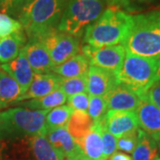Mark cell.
Here are the masks:
<instances>
[{
  "label": "cell",
  "mask_w": 160,
  "mask_h": 160,
  "mask_svg": "<svg viewBox=\"0 0 160 160\" xmlns=\"http://www.w3.org/2000/svg\"><path fill=\"white\" fill-rule=\"evenodd\" d=\"M68 1L28 0L18 16L28 40H39L57 29Z\"/></svg>",
  "instance_id": "1"
},
{
  "label": "cell",
  "mask_w": 160,
  "mask_h": 160,
  "mask_svg": "<svg viewBox=\"0 0 160 160\" xmlns=\"http://www.w3.org/2000/svg\"><path fill=\"white\" fill-rule=\"evenodd\" d=\"M132 26V15L111 6L104 10L94 22L87 27L83 41L93 47L123 45Z\"/></svg>",
  "instance_id": "2"
},
{
  "label": "cell",
  "mask_w": 160,
  "mask_h": 160,
  "mask_svg": "<svg viewBox=\"0 0 160 160\" xmlns=\"http://www.w3.org/2000/svg\"><path fill=\"white\" fill-rule=\"evenodd\" d=\"M50 110H32L19 106L1 111L0 142L46 135V116Z\"/></svg>",
  "instance_id": "3"
},
{
  "label": "cell",
  "mask_w": 160,
  "mask_h": 160,
  "mask_svg": "<svg viewBox=\"0 0 160 160\" xmlns=\"http://www.w3.org/2000/svg\"><path fill=\"white\" fill-rule=\"evenodd\" d=\"M131 53L148 58L160 54V11L132 16V26L123 44Z\"/></svg>",
  "instance_id": "4"
},
{
  "label": "cell",
  "mask_w": 160,
  "mask_h": 160,
  "mask_svg": "<svg viewBox=\"0 0 160 160\" xmlns=\"http://www.w3.org/2000/svg\"><path fill=\"white\" fill-rule=\"evenodd\" d=\"M157 58L143 57L126 51L117 78L142 96L157 83Z\"/></svg>",
  "instance_id": "5"
},
{
  "label": "cell",
  "mask_w": 160,
  "mask_h": 160,
  "mask_svg": "<svg viewBox=\"0 0 160 160\" xmlns=\"http://www.w3.org/2000/svg\"><path fill=\"white\" fill-rule=\"evenodd\" d=\"M103 11L102 0H69L57 29L79 38Z\"/></svg>",
  "instance_id": "6"
},
{
  "label": "cell",
  "mask_w": 160,
  "mask_h": 160,
  "mask_svg": "<svg viewBox=\"0 0 160 160\" xmlns=\"http://www.w3.org/2000/svg\"><path fill=\"white\" fill-rule=\"evenodd\" d=\"M39 40L46 47L54 67L65 62L79 52V39L58 29L48 33Z\"/></svg>",
  "instance_id": "7"
},
{
  "label": "cell",
  "mask_w": 160,
  "mask_h": 160,
  "mask_svg": "<svg viewBox=\"0 0 160 160\" xmlns=\"http://www.w3.org/2000/svg\"><path fill=\"white\" fill-rule=\"evenodd\" d=\"M82 52L89 60L92 66L108 69L118 74L126 57V50L123 45L93 47L86 45Z\"/></svg>",
  "instance_id": "8"
},
{
  "label": "cell",
  "mask_w": 160,
  "mask_h": 160,
  "mask_svg": "<svg viewBox=\"0 0 160 160\" xmlns=\"http://www.w3.org/2000/svg\"><path fill=\"white\" fill-rule=\"evenodd\" d=\"M102 124L103 127L117 139L137 131L140 128L136 111L109 110Z\"/></svg>",
  "instance_id": "9"
},
{
  "label": "cell",
  "mask_w": 160,
  "mask_h": 160,
  "mask_svg": "<svg viewBox=\"0 0 160 160\" xmlns=\"http://www.w3.org/2000/svg\"><path fill=\"white\" fill-rule=\"evenodd\" d=\"M104 97L108 111H136L142 96L125 84L118 81Z\"/></svg>",
  "instance_id": "10"
},
{
  "label": "cell",
  "mask_w": 160,
  "mask_h": 160,
  "mask_svg": "<svg viewBox=\"0 0 160 160\" xmlns=\"http://www.w3.org/2000/svg\"><path fill=\"white\" fill-rule=\"evenodd\" d=\"M86 78V92L89 96H105L118 82L114 72L92 65Z\"/></svg>",
  "instance_id": "11"
},
{
  "label": "cell",
  "mask_w": 160,
  "mask_h": 160,
  "mask_svg": "<svg viewBox=\"0 0 160 160\" xmlns=\"http://www.w3.org/2000/svg\"><path fill=\"white\" fill-rule=\"evenodd\" d=\"M139 126L157 142L160 141V109L149 102L145 94L142 95L136 109Z\"/></svg>",
  "instance_id": "12"
},
{
  "label": "cell",
  "mask_w": 160,
  "mask_h": 160,
  "mask_svg": "<svg viewBox=\"0 0 160 160\" xmlns=\"http://www.w3.org/2000/svg\"><path fill=\"white\" fill-rule=\"evenodd\" d=\"M46 136L52 146L65 158L85 160L79 145L70 135L66 127H61L47 132Z\"/></svg>",
  "instance_id": "13"
},
{
  "label": "cell",
  "mask_w": 160,
  "mask_h": 160,
  "mask_svg": "<svg viewBox=\"0 0 160 160\" xmlns=\"http://www.w3.org/2000/svg\"><path fill=\"white\" fill-rule=\"evenodd\" d=\"M22 51L35 74H44L52 71L54 65L42 41L28 40Z\"/></svg>",
  "instance_id": "14"
},
{
  "label": "cell",
  "mask_w": 160,
  "mask_h": 160,
  "mask_svg": "<svg viewBox=\"0 0 160 160\" xmlns=\"http://www.w3.org/2000/svg\"><path fill=\"white\" fill-rule=\"evenodd\" d=\"M62 78L53 72L44 73V74H35L32 83L28 91L21 95L15 104L26 100L38 99L46 96L60 88Z\"/></svg>",
  "instance_id": "15"
},
{
  "label": "cell",
  "mask_w": 160,
  "mask_h": 160,
  "mask_svg": "<svg viewBox=\"0 0 160 160\" xmlns=\"http://www.w3.org/2000/svg\"><path fill=\"white\" fill-rule=\"evenodd\" d=\"M0 68L17 82L22 89V94L28 91L34 78L35 73L22 50L14 60L1 64Z\"/></svg>",
  "instance_id": "16"
},
{
  "label": "cell",
  "mask_w": 160,
  "mask_h": 160,
  "mask_svg": "<svg viewBox=\"0 0 160 160\" xmlns=\"http://www.w3.org/2000/svg\"><path fill=\"white\" fill-rule=\"evenodd\" d=\"M102 129V123H93L91 129L78 143L85 160H105Z\"/></svg>",
  "instance_id": "17"
},
{
  "label": "cell",
  "mask_w": 160,
  "mask_h": 160,
  "mask_svg": "<svg viewBox=\"0 0 160 160\" xmlns=\"http://www.w3.org/2000/svg\"><path fill=\"white\" fill-rule=\"evenodd\" d=\"M91 64L84 53H78L61 65L55 66L53 73L61 76L63 78L86 77Z\"/></svg>",
  "instance_id": "18"
},
{
  "label": "cell",
  "mask_w": 160,
  "mask_h": 160,
  "mask_svg": "<svg viewBox=\"0 0 160 160\" xmlns=\"http://www.w3.org/2000/svg\"><path fill=\"white\" fill-rule=\"evenodd\" d=\"M26 44L27 36L23 29L4 38H0V62L3 64L14 60Z\"/></svg>",
  "instance_id": "19"
},
{
  "label": "cell",
  "mask_w": 160,
  "mask_h": 160,
  "mask_svg": "<svg viewBox=\"0 0 160 160\" xmlns=\"http://www.w3.org/2000/svg\"><path fill=\"white\" fill-rule=\"evenodd\" d=\"M158 142L141 128L138 130V141L132 152V160H160Z\"/></svg>",
  "instance_id": "20"
},
{
  "label": "cell",
  "mask_w": 160,
  "mask_h": 160,
  "mask_svg": "<svg viewBox=\"0 0 160 160\" xmlns=\"http://www.w3.org/2000/svg\"><path fill=\"white\" fill-rule=\"evenodd\" d=\"M21 95L22 92L19 84L0 68V109L14 105Z\"/></svg>",
  "instance_id": "21"
},
{
  "label": "cell",
  "mask_w": 160,
  "mask_h": 160,
  "mask_svg": "<svg viewBox=\"0 0 160 160\" xmlns=\"http://www.w3.org/2000/svg\"><path fill=\"white\" fill-rule=\"evenodd\" d=\"M93 123L94 122L89 116L88 112L74 110L66 128L70 135L74 138L75 141L78 144L83 137L87 133V132L93 126Z\"/></svg>",
  "instance_id": "22"
},
{
  "label": "cell",
  "mask_w": 160,
  "mask_h": 160,
  "mask_svg": "<svg viewBox=\"0 0 160 160\" xmlns=\"http://www.w3.org/2000/svg\"><path fill=\"white\" fill-rule=\"evenodd\" d=\"M29 144L35 160H64L65 158L52 146L46 135L29 137Z\"/></svg>",
  "instance_id": "23"
},
{
  "label": "cell",
  "mask_w": 160,
  "mask_h": 160,
  "mask_svg": "<svg viewBox=\"0 0 160 160\" xmlns=\"http://www.w3.org/2000/svg\"><path fill=\"white\" fill-rule=\"evenodd\" d=\"M67 98L68 97L66 96V94L59 88L44 97L31 99L27 102H23L20 106L32 110L52 109L64 105L67 102Z\"/></svg>",
  "instance_id": "24"
},
{
  "label": "cell",
  "mask_w": 160,
  "mask_h": 160,
  "mask_svg": "<svg viewBox=\"0 0 160 160\" xmlns=\"http://www.w3.org/2000/svg\"><path fill=\"white\" fill-rule=\"evenodd\" d=\"M74 109L69 105H62L52 109L46 116V132L61 127H66Z\"/></svg>",
  "instance_id": "25"
},
{
  "label": "cell",
  "mask_w": 160,
  "mask_h": 160,
  "mask_svg": "<svg viewBox=\"0 0 160 160\" xmlns=\"http://www.w3.org/2000/svg\"><path fill=\"white\" fill-rule=\"evenodd\" d=\"M107 111V102L104 96H89L87 112L94 123H102Z\"/></svg>",
  "instance_id": "26"
},
{
  "label": "cell",
  "mask_w": 160,
  "mask_h": 160,
  "mask_svg": "<svg viewBox=\"0 0 160 160\" xmlns=\"http://www.w3.org/2000/svg\"><path fill=\"white\" fill-rule=\"evenodd\" d=\"M60 89L66 94L67 97L71 95L86 92V78H63L61 83Z\"/></svg>",
  "instance_id": "27"
},
{
  "label": "cell",
  "mask_w": 160,
  "mask_h": 160,
  "mask_svg": "<svg viewBox=\"0 0 160 160\" xmlns=\"http://www.w3.org/2000/svg\"><path fill=\"white\" fill-rule=\"evenodd\" d=\"M22 29V25L19 21L6 13L0 12V38H4Z\"/></svg>",
  "instance_id": "28"
},
{
  "label": "cell",
  "mask_w": 160,
  "mask_h": 160,
  "mask_svg": "<svg viewBox=\"0 0 160 160\" xmlns=\"http://www.w3.org/2000/svg\"><path fill=\"white\" fill-rule=\"evenodd\" d=\"M139 130V129H138ZM138 130L117 139V149L126 154H132L138 141Z\"/></svg>",
  "instance_id": "29"
},
{
  "label": "cell",
  "mask_w": 160,
  "mask_h": 160,
  "mask_svg": "<svg viewBox=\"0 0 160 160\" xmlns=\"http://www.w3.org/2000/svg\"><path fill=\"white\" fill-rule=\"evenodd\" d=\"M28 0H0V10L4 13L19 16L24 5Z\"/></svg>",
  "instance_id": "30"
},
{
  "label": "cell",
  "mask_w": 160,
  "mask_h": 160,
  "mask_svg": "<svg viewBox=\"0 0 160 160\" xmlns=\"http://www.w3.org/2000/svg\"><path fill=\"white\" fill-rule=\"evenodd\" d=\"M67 102H68V105L74 110L87 112L88 105H89V94L87 92L74 94L67 98Z\"/></svg>",
  "instance_id": "31"
},
{
  "label": "cell",
  "mask_w": 160,
  "mask_h": 160,
  "mask_svg": "<svg viewBox=\"0 0 160 160\" xmlns=\"http://www.w3.org/2000/svg\"><path fill=\"white\" fill-rule=\"evenodd\" d=\"M102 138L103 142V153L104 158L107 160L112 154L117 151V138L109 133L102 126Z\"/></svg>",
  "instance_id": "32"
},
{
  "label": "cell",
  "mask_w": 160,
  "mask_h": 160,
  "mask_svg": "<svg viewBox=\"0 0 160 160\" xmlns=\"http://www.w3.org/2000/svg\"><path fill=\"white\" fill-rule=\"evenodd\" d=\"M145 96L150 102L160 109V82L151 86L145 93Z\"/></svg>",
  "instance_id": "33"
},
{
  "label": "cell",
  "mask_w": 160,
  "mask_h": 160,
  "mask_svg": "<svg viewBox=\"0 0 160 160\" xmlns=\"http://www.w3.org/2000/svg\"><path fill=\"white\" fill-rule=\"evenodd\" d=\"M154 0H120L118 7H124L128 11H133L140 6L149 5Z\"/></svg>",
  "instance_id": "34"
},
{
  "label": "cell",
  "mask_w": 160,
  "mask_h": 160,
  "mask_svg": "<svg viewBox=\"0 0 160 160\" xmlns=\"http://www.w3.org/2000/svg\"><path fill=\"white\" fill-rule=\"evenodd\" d=\"M107 160H132V158L126 153L116 151L114 154L111 155Z\"/></svg>",
  "instance_id": "35"
},
{
  "label": "cell",
  "mask_w": 160,
  "mask_h": 160,
  "mask_svg": "<svg viewBox=\"0 0 160 160\" xmlns=\"http://www.w3.org/2000/svg\"><path fill=\"white\" fill-rule=\"evenodd\" d=\"M157 63H158V70H157V83L160 82V54L157 58Z\"/></svg>",
  "instance_id": "36"
},
{
  "label": "cell",
  "mask_w": 160,
  "mask_h": 160,
  "mask_svg": "<svg viewBox=\"0 0 160 160\" xmlns=\"http://www.w3.org/2000/svg\"><path fill=\"white\" fill-rule=\"evenodd\" d=\"M105 1H107L111 6H118V7L119 6L120 0H105Z\"/></svg>",
  "instance_id": "37"
},
{
  "label": "cell",
  "mask_w": 160,
  "mask_h": 160,
  "mask_svg": "<svg viewBox=\"0 0 160 160\" xmlns=\"http://www.w3.org/2000/svg\"><path fill=\"white\" fill-rule=\"evenodd\" d=\"M158 150H159V152H160V141H159V142H158Z\"/></svg>",
  "instance_id": "38"
},
{
  "label": "cell",
  "mask_w": 160,
  "mask_h": 160,
  "mask_svg": "<svg viewBox=\"0 0 160 160\" xmlns=\"http://www.w3.org/2000/svg\"><path fill=\"white\" fill-rule=\"evenodd\" d=\"M64 160H76V159H70V158H65Z\"/></svg>",
  "instance_id": "39"
},
{
  "label": "cell",
  "mask_w": 160,
  "mask_h": 160,
  "mask_svg": "<svg viewBox=\"0 0 160 160\" xmlns=\"http://www.w3.org/2000/svg\"><path fill=\"white\" fill-rule=\"evenodd\" d=\"M0 8H1V7H0Z\"/></svg>",
  "instance_id": "40"
}]
</instances>
